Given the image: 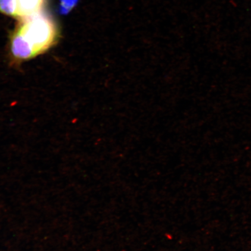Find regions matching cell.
Instances as JSON below:
<instances>
[{
  "label": "cell",
  "mask_w": 251,
  "mask_h": 251,
  "mask_svg": "<svg viewBox=\"0 0 251 251\" xmlns=\"http://www.w3.org/2000/svg\"><path fill=\"white\" fill-rule=\"evenodd\" d=\"M58 36L54 20L42 12L21 18L10 37L11 56L15 62L30 60L54 46Z\"/></svg>",
  "instance_id": "1"
},
{
  "label": "cell",
  "mask_w": 251,
  "mask_h": 251,
  "mask_svg": "<svg viewBox=\"0 0 251 251\" xmlns=\"http://www.w3.org/2000/svg\"><path fill=\"white\" fill-rule=\"evenodd\" d=\"M46 0H17L18 18L29 17L42 12Z\"/></svg>",
  "instance_id": "2"
},
{
  "label": "cell",
  "mask_w": 251,
  "mask_h": 251,
  "mask_svg": "<svg viewBox=\"0 0 251 251\" xmlns=\"http://www.w3.org/2000/svg\"><path fill=\"white\" fill-rule=\"evenodd\" d=\"M0 14L18 18L17 0H0Z\"/></svg>",
  "instance_id": "3"
},
{
  "label": "cell",
  "mask_w": 251,
  "mask_h": 251,
  "mask_svg": "<svg viewBox=\"0 0 251 251\" xmlns=\"http://www.w3.org/2000/svg\"><path fill=\"white\" fill-rule=\"evenodd\" d=\"M77 0H61L60 9L61 13L67 14L76 4Z\"/></svg>",
  "instance_id": "4"
}]
</instances>
